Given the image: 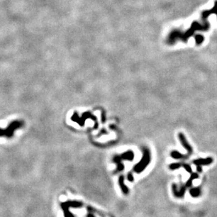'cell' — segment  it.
I'll return each mask as SVG.
<instances>
[{"instance_id":"6da1fadb","label":"cell","mask_w":217,"mask_h":217,"mask_svg":"<svg viewBox=\"0 0 217 217\" xmlns=\"http://www.w3.org/2000/svg\"><path fill=\"white\" fill-rule=\"evenodd\" d=\"M209 27V24L207 23L205 24L204 25H202L201 24H200L199 23L197 22H193L192 25H191L190 28L187 30L186 33H182V32L178 31V30H174L171 32L169 36V43L170 44L174 43L177 40H181L183 41H187L188 37L191 35H193V34L194 33V32L195 30H207Z\"/></svg>"},{"instance_id":"7a4b0ae2","label":"cell","mask_w":217,"mask_h":217,"mask_svg":"<svg viewBox=\"0 0 217 217\" xmlns=\"http://www.w3.org/2000/svg\"><path fill=\"white\" fill-rule=\"evenodd\" d=\"M150 162H151V153H150L149 150L148 148H144V155H143L141 160L135 166L133 170L138 174H139L147 167V166L149 165Z\"/></svg>"},{"instance_id":"3957f363","label":"cell","mask_w":217,"mask_h":217,"mask_svg":"<svg viewBox=\"0 0 217 217\" xmlns=\"http://www.w3.org/2000/svg\"><path fill=\"white\" fill-rule=\"evenodd\" d=\"M21 123L19 122H14L11 124L10 126L7 127L6 129H0V137H3V136H6V137H10L13 135V131L16 128L20 127L21 126Z\"/></svg>"},{"instance_id":"277c9868","label":"cell","mask_w":217,"mask_h":217,"mask_svg":"<svg viewBox=\"0 0 217 217\" xmlns=\"http://www.w3.org/2000/svg\"><path fill=\"white\" fill-rule=\"evenodd\" d=\"M179 141H181L182 145H183V148H185V149L188 152V155H190L193 153V148L191 147V145L188 144V141H187L186 138L185 136L183 135V133H179Z\"/></svg>"},{"instance_id":"5b68a950","label":"cell","mask_w":217,"mask_h":217,"mask_svg":"<svg viewBox=\"0 0 217 217\" xmlns=\"http://www.w3.org/2000/svg\"><path fill=\"white\" fill-rule=\"evenodd\" d=\"M172 191L173 194L175 197H183L184 194L186 193V187H181V188L179 189V190H178L177 186L175 183L172 185Z\"/></svg>"},{"instance_id":"8992f818","label":"cell","mask_w":217,"mask_h":217,"mask_svg":"<svg viewBox=\"0 0 217 217\" xmlns=\"http://www.w3.org/2000/svg\"><path fill=\"white\" fill-rule=\"evenodd\" d=\"M213 160L212 158H207L206 159H198V160H193V164L195 165H209L210 164L212 163Z\"/></svg>"},{"instance_id":"52a82bcc","label":"cell","mask_w":217,"mask_h":217,"mask_svg":"<svg viewBox=\"0 0 217 217\" xmlns=\"http://www.w3.org/2000/svg\"><path fill=\"white\" fill-rule=\"evenodd\" d=\"M133 157H134V155H133L132 151H127L122 155L121 158L123 159V160H132L133 159Z\"/></svg>"},{"instance_id":"ba28073f","label":"cell","mask_w":217,"mask_h":217,"mask_svg":"<svg viewBox=\"0 0 217 217\" xmlns=\"http://www.w3.org/2000/svg\"><path fill=\"white\" fill-rule=\"evenodd\" d=\"M119 186H120L122 192H123L124 194H127L129 193V189L127 188V187H126L125 185H124V177L121 176L119 178Z\"/></svg>"},{"instance_id":"9c48e42d","label":"cell","mask_w":217,"mask_h":217,"mask_svg":"<svg viewBox=\"0 0 217 217\" xmlns=\"http://www.w3.org/2000/svg\"><path fill=\"white\" fill-rule=\"evenodd\" d=\"M197 178H198L197 173H192L190 175V177L189 178L188 181L186 182V187H190L192 186L193 180H195V179H197Z\"/></svg>"},{"instance_id":"30bf717a","label":"cell","mask_w":217,"mask_h":217,"mask_svg":"<svg viewBox=\"0 0 217 217\" xmlns=\"http://www.w3.org/2000/svg\"><path fill=\"white\" fill-rule=\"evenodd\" d=\"M171 156L174 159H183V158H186L187 157H188L186 155H183L181 154L176 151H172V153H171Z\"/></svg>"},{"instance_id":"8fae6325","label":"cell","mask_w":217,"mask_h":217,"mask_svg":"<svg viewBox=\"0 0 217 217\" xmlns=\"http://www.w3.org/2000/svg\"><path fill=\"white\" fill-rule=\"evenodd\" d=\"M190 194L193 197H198L200 195V190L199 188H191L190 190Z\"/></svg>"},{"instance_id":"7c38bea8","label":"cell","mask_w":217,"mask_h":217,"mask_svg":"<svg viewBox=\"0 0 217 217\" xmlns=\"http://www.w3.org/2000/svg\"><path fill=\"white\" fill-rule=\"evenodd\" d=\"M195 39L196 44H197V45L202 44L203 42V41H204V37L201 35V34H197V35L195 36Z\"/></svg>"},{"instance_id":"4fadbf2b","label":"cell","mask_w":217,"mask_h":217,"mask_svg":"<svg viewBox=\"0 0 217 217\" xmlns=\"http://www.w3.org/2000/svg\"><path fill=\"white\" fill-rule=\"evenodd\" d=\"M181 167V164H179V163H173V164H172V165H169L170 169H172V170H175V169H179V168Z\"/></svg>"},{"instance_id":"5bb4252c","label":"cell","mask_w":217,"mask_h":217,"mask_svg":"<svg viewBox=\"0 0 217 217\" xmlns=\"http://www.w3.org/2000/svg\"><path fill=\"white\" fill-rule=\"evenodd\" d=\"M183 167L187 172L189 173H192V169H191L190 166L188 165V164H184V165H183Z\"/></svg>"},{"instance_id":"9a60e30c","label":"cell","mask_w":217,"mask_h":217,"mask_svg":"<svg viewBox=\"0 0 217 217\" xmlns=\"http://www.w3.org/2000/svg\"><path fill=\"white\" fill-rule=\"evenodd\" d=\"M127 179L129 180V181H133V175L131 174H128V176H127Z\"/></svg>"},{"instance_id":"2e32d148","label":"cell","mask_w":217,"mask_h":217,"mask_svg":"<svg viewBox=\"0 0 217 217\" xmlns=\"http://www.w3.org/2000/svg\"><path fill=\"white\" fill-rule=\"evenodd\" d=\"M197 171L198 172H202V167L201 166H200V165H198L197 166Z\"/></svg>"},{"instance_id":"e0dca14e","label":"cell","mask_w":217,"mask_h":217,"mask_svg":"<svg viewBox=\"0 0 217 217\" xmlns=\"http://www.w3.org/2000/svg\"><path fill=\"white\" fill-rule=\"evenodd\" d=\"M87 217H94L93 215H91V214H89L88 216H87Z\"/></svg>"}]
</instances>
